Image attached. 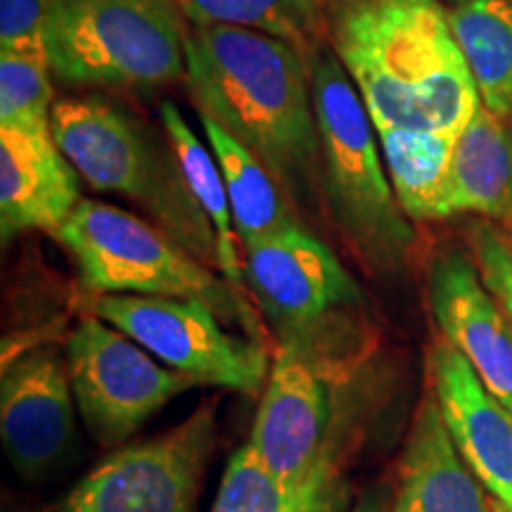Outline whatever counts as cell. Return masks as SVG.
I'll list each match as a JSON object with an SVG mask.
<instances>
[{
	"label": "cell",
	"mask_w": 512,
	"mask_h": 512,
	"mask_svg": "<svg viewBox=\"0 0 512 512\" xmlns=\"http://www.w3.org/2000/svg\"><path fill=\"white\" fill-rule=\"evenodd\" d=\"M432 394L458 453L501 512H512V411L479 380L460 351L434 344L427 358Z\"/></svg>",
	"instance_id": "obj_13"
},
{
	"label": "cell",
	"mask_w": 512,
	"mask_h": 512,
	"mask_svg": "<svg viewBox=\"0 0 512 512\" xmlns=\"http://www.w3.org/2000/svg\"><path fill=\"white\" fill-rule=\"evenodd\" d=\"M330 382L309 358L278 344L249 444L287 482L306 484L330 465Z\"/></svg>",
	"instance_id": "obj_11"
},
{
	"label": "cell",
	"mask_w": 512,
	"mask_h": 512,
	"mask_svg": "<svg viewBox=\"0 0 512 512\" xmlns=\"http://www.w3.org/2000/svg\"><path fill=\"white\" fill-rule=\"evenodd\" d=\"M48 5L50 0H0V53L48 60Z\"/></svg>",
	"instance_id": "obj_25"
},
{
	"label": "cell",
	"mask_w": 512,
	"mask_h": 512,
	"mask_svg": "<svg viewBox=\"0 0 512 512\" xmlns=\"http://www.w3.org/2000/svg\"><path fill=\"white\" fill-rule=\"evenodd\" d=\"M192 27H240L278 36L304 53L323 41V0H176Z\"/></svg>",
	"instance_id": "obj_22"
},
{
	"label": "cell",
	"mask_w": 512,
	"mask_h": 512,
	"mask_svg": "<svg viewBox=\"0 0 512 512\" xmlns=\"http://www.w3.org/2000/svg\"><path fill=\"white\" fill-rule=\"evenodd\" d=\"M470 245L484 285L501 302L512 323V242L501 230L482 223L472 230Z\"/></svg>",
	"instance_id": "obj_26"
},
{
	"label": "cell",
	"mask_w": 512,
	"mask_h": 512,
	"mask_svg": "<svg viewBox=\"0 0 512 512\" xmlns=\"http://www.w3.org/2000/svg\"><path fill=\"white\" fill-rule=\"evenodd\" d=\"M55 238L72 254L86 290L95 294L200 299L221 318L264 342L259 316L245 294L216 278L207 264L159 226L112 204L81 200Z\"/></svg>",
	"instance_id": "obj_6"
},
{
	"label": "cell",
	"mask_w": 512,
	"mask_h": 512,
	"mask_svg": "<svg viewBox=\"0 0 512 512\" xmlns=\"http://www.w3.org/2000/svg\"><path fill=\"white\" fill-rule=\"evenodd\" d=\"M448 19L482 105L498 117H512V0L453 5Z\"/></svg>",
	"instance_id": "obj_21"
},
{
	"label": "cell",
	"mask_w": 512,
	"mask_h": 512,
	"mask_svg": "<svg viewBox=\"0 0 512 512\" xmlns=\"http://www.w3.org/2000/svg\"><path fill=\"white\" fill-rule=\"evenodd\" d=\"M83 197L79 174L53 131L0 126V235L8 245L24 230L57 233Z\"/></svg>",
	"instance_id": "obj_15"
},
{
	"label": "cell",
	"mask_w": 512,
	"mask_h": 512,
	"mask_svg": "<svg viewBox=\"0 0 512 512\" xmlns=\"http://www.w3.org/2000/svg\"><path fill=\"white\" fill-rule=\"evenodd\" d=\"M50 64L41 57L0 53V126L53 131Z\"/></svg>",
	"instance_id": "obj_24"
},
{
	"label": "cell",
	"mask_w": 512,
	"mask_h": 512,
	"mask_svg": "<svg viewBox=\"0 0 512 512\" xmlns=\"http://www.w3.org/2000/svg\"><path fill=\"white\" fill-rule=\"evenodd\" d=\"M479 214L512 230V117L479 105L456 143L451 216Z\"/></svg>",
	"instance_id": "obj_17"
},
{
	"label": "cell",
	"mask_w": 512,
	"mask_h": 512,
	"mask_svg": "<svg viewBox=\"0 0 512 512\" xmlns=\"http://www.w3.org/2000/svg\"><path fill=\"white\" fill-rule=\"evenodd\" d=\"M323 36L375 128L460 136L482 105L441 0H323Z\"/></svg>",
	"instance_id": "obj_1"
},
{
	"label": "cell",
	"mask_w": 512,
	"mask_h": 512,
	"mask_svg": "<svg viewBox=\"0 0 512 512\" xmlns=\"http://www.w3.org/2000/svg\"><path fill=\"white\" fill-rule=\"evenodd\" d=\"M159 112H162L164 133L169 138V147L174 152L183 181L209 219L211 228H214L216 261H219L223 280L242 290V285H245V259H240L242 242L238 238V230H235L233 209H230L219 162H216L211 147L200 143V138L195 136V131L174 102L164 100Z\"/></svg>",
	"instance_id": "obj_19"
},
{
	"label": "cell",
	"mask_w": 512,
	"mask_h": 512,
	"mask_svg": "<svg viewBox=\"0 0 512 512\" xmlns=\"http://www.w3.org/2000/svg\"><path fill=\"white\" fill-rule=\"evenodd\" d=\"M332 498H335V491H332V486H330V489L320 491V494L309 498V501H306L304 505H299V508L294 512H335Z\"/></svg>",
	"instance_id": "obj_27"
},
{
	"label": "cell",
	"mask_w": 512,
	"mask_h": 512,
	"mask_svg": "<svg viewBox=\"0 0 512 512\" xmlns=\"http://www.w3.org/2000/svg\"><path fill=\"white\" fill-rule=\"evenodd\" d=\"M185 17L176 0H50V72L69 86H164L185 76Z\"/></svg>",
	"instance_id": "obj_7"
},
{
	"label": "cell",
	"mask_w": 512,
	"mask_h": 512,
	"mask_svg": "<svg viewBox=\"0 0 512 512\" xmlns=\"http://www.w3.org/2000/svg\"><path fill=\"white\" fill-rule=\"evenodd\" d=\"M330 482V465L306 484L287 482L247 441L230 456L211 512H294L309 498L330 489Z\"/></svg>",
	"instance_id": "obj_23"
},
{
	"label": "cell",
	"mask_w": 512,
	"mask_h": 512,
	"mask_svg": "<svg viewBox=\"0 0 512 512\" xmlns=\"http://www.w3.org/2000/svg\"><path fill=\"white\" fill-rule=\"evenodd\" d=\"M76 399L67 358L34 349L3 370L0 437L12 467L24 479L46 477L76 444Z\"/></svg>",
	"instance_id": "obj_12"
},
{
	"label": "cell",
	"mask_w": 512,
	"mask_h": 512,
	"mask_svg": "<svg viewBox=\"0 0 512 512\" xmlns=\"http://www.w3.org/2000/svg\"><path fill=\"white\" fill-rule=\"evenodd\" d=\"M430 306L441 335L475 368L489 392L512 411V323L484 285L475 259L434 256L427 271Z\"/></svg>",
	"instance_id": "obj_14"
},
{
	"label": "cell",
	"mask_w": 512,
	"mask_h": 512,
	"mask_svg": "<svg viewBox=\"0 0 512 512\" xmlns=\"http://www.w3.org/2000/svg\"><path fill=\"white\" fill-rule=\"evenodd\" d=\"M185 81L202 114L221 124L290 195L320 183V138L309 53L240 27H192Z\"/></svg>",
	"instance_id": "obj_2"
},
{
	"label": "cell",
	"mask_w": 512,
	"mask_h": 512,
	"mask_svg": "<svg viewBox=\"0 0 512 512\" xmlns=\"http://www.w3.org/2000/svg\"><path fill=\"white\" fill-rule=\"evenodd\" d=\"M245 249V285L292 347L330 380H347L370 349L368 299L354 275L297 223Z\"/></svg>",
	"instance_id": "obj_3"
},
{
	"label": "cell",
	"mask_w": 512,
	"mask_h": 512,
	"mask_svg": "<svg viewBox=\"0 0 512 512\" xmlns=\"http://www.w3.org/2000/svg\"><path fill=\"white\" fill-rule=\"evenodd\" d=\"M67 368L83 425L102 446L133 437L166 403L197 387L98 316L83 318L69 335Z\"/></svg>",
	"instance_id": "obj_10"
},
{
	"label": "cell",
	"mask_w": 512,
	"mask_h": 512,
	"mask_svg": "<svg viewBox=\"0 0 512 512\" xmlns=\"http://www.w3.org/2000/svg\"><path fill=\"white\" fill-rule=\"evenodd\" d=\"M396 200L413 221L451 219L453 157L458 136L375 128Z\"/></svg>",
	"instance_id": "obj_18"
},
{
	"label": "cell",
	"mask_w": 512,
	"mask_h": 512,
	"mask_svg": "<svg viewBox=\"0 0 512 512\" xmlns=\"http://www.w3.org/2000/svg\"><path fill=\"white\" fill-rule=\"evenodd\" d=\"M219 446L216 403L181 425L119 448L69 491L60 512H192Z\"/></svg>",
	"instance_id": "obj_9"
},
{
	"label": "cell",
	"mask_w": 512,
	"mask_h": 512,
	"mask_svg": "<svg viewBox=\"0 0 512 512\" xmlns=\"http://www.w3.org/2000/svg\"><path fill=\"white\" fill-rule=\"evenodd\" d=\"M354 512H394V505H392V508H389V505L384 503V498L370 494V496L361 498V501H358Z\"/></svg>",
	"instance_id": "obj_28"
},
{
	"label": "cell",
	"mask_w": 512,
	"mask_h": 512,
	"mask_svg": "<svg viewBox=\"0 0 512 512\" xmlns=\"http://www.w3.org/2000/svg\"><path fill=\"white\" fill-rule=\"evenodd\" d=\"M200 121L219 162L242 247L294 226L290 209L280 195V185L268 174L266 166L207 114L200 112Z\"/></svg>",
	"instance_id": "obj_20"
},
{
	"label": "cell",
	"mask_w": 512,
	"mask_h": 512,
	"mask_svg": "<svg viewBox=\"0 0 512 512\" xmlns=\"http://www.w3.org/2000/svg\"><path fill=\"white\" fill-rule=\"evenodd\" d=\"M320 138V188L358 259L377 273L406 264L415 230L401 209L375 145V124L328 43L309 53Z\"/></svg>",
	"instance_id": "obj_4"
},
{
	"label": "cell",
	"mask_w": 512,
	"mask_h": 512,
	"mask_svg": "<svg viewBox=\"0 0 512 512\" xmlns=\"http://www.w3.org/2000/svg\"><path fill=\"white\" fill-rule=\"evenodd\" d=\"M93 311L197 387L211 384L249 396L264 392L271 373L264 342L230 335L219 313L200 299L102 294Z\"/></svg>",
	"instance_id": "obj_8"
},
{
	"label": "cell",
	"mask_w": 512,
	"mask_h": 512,
	"mask_svg": "<svg viewBox=\"0 0 512 512\" xmlns=\"http://www.w3.org/2000/svg\"><path fill=\"white\" fill-rule=\"evenodd\" d=\"M53 138L83 181L126 197L192 256L219 268L214 228L185 185L174 152L112 102L62 100L53 107Z\"/></svg>",
	"instance_id": "obj_5"
},
{
	"label": "cell",
	"mask_w": 512,
	"mask_h": 512,
	"mask_svg": "<svg viewBox=\"0 0 512 512\" xmlns=\"http://www.w3.org/2000/svg\"><path fill=\"white\" fill-rule=\"evenodd\" d=\"M394 512H489L484 486L453 444L432 392L403 446Z\"/></svg>",
	"instance_id": "obj_16"
},
{
	"label": "cell",
	"mask_w": 512,
	"mask_h": 512,
	"mask_svg": "<svg viewBox=\"0 0 512 512\" xmlns=\"http://www.w3.org/2000/svg\"><path fill=\"white\" fill-rule=\"evenodd\" d=\"M451 5H465V3H472V0H448Z\"/></svg>",
	"instance_id": "obj_29"
}]
</instances>
